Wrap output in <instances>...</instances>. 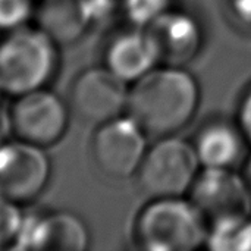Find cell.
<instances>
[{
  "label": "cell",
  "instance_id": "11",
  "mask_svg": "<svg viewBox=\"0 0 251 251\" xmlns=\"http://www.w3.org/2000/svg\"><path fill=\"white\" fill-rule=\"evenodd\" d=\"M88 244V228L78 215L53 210L25 219L13 247L40 251H84Z\"/></svg>",
  "mask_w": 251,
  "mask_h": 251
},
{
  "label": "cell",
  "instance_id": "12",
  "mask_svg": "<svg viewBox=\"0 0 251 251\" xmlns=\"http://www.w3.org/2000/svg\"><path fill=\"white\" fill-rule=\"evenodd\" d=\"M104 66L128 84L135 82L159 66L146 29L135 26L116 34L106 46Z\"/></svg>",
  "mask_w": 251,
  "mask_h": 251
},
{
  "label": "cell",
  "instance_id": "5",
  "mask_svg": "<svg viewBox=\"0 0 251 251\" xmlns=\"http://www.w3.org/2000/svg\"><path fill=\"white\" fill-rule=\"evenodd\" d=\"M190 201L207 226V232L234 226L251 218V196L243 175L232 169L199 172Z\"/></svg>",
  "mask_w": 251,
  "mask_h": 251
},
{
  "label": "cell",
  "instance_id": "1",
  "mask_svg": "<svg viewBox=\"0 0 251 251\" xmlns=\"http://www.w3.org/2000/svg\"><path fill=\"white\" fill-rule=\"evenodd\" d=\"M200 103L196 78L184 68L156 66L129 87L126 115L156 138L175 135L194 118Z\"/></svg>",
  "mask_w": 251,
  "mask_h": 251
},
{
  "label": "cell",
  "instance_id": "9",
  "mask_svg": "<svg viewBox=\"0 0 251 251\" xmlns=\"http://www.w3.org/2000/svg\"><path fill=\"white\" fill-rule=\"evenodd\" d=\"M51 163L46 149L13 138L0 144V196L25 204L47 187Z\"/></svg>",
  "mask_w": 251,
  "mask_h": 251
},
{
  "label": "cell",
  "instance_id": "21",
  "mask_svg": "<svg viewBox=\"0 0 251 251\" xmlns=\"http://www.w3.org/2000/svg\"><path fill=\"white\" fill-rule=\"evenodd\" d=\"M243 178H244V181H246V184H247V187H249V191H250L251 196V157L249 159V162L246 163V166H244Z\"/></svg>",
  "mask_w": 251,
  "mask_h": 251
},
{
  "label": "cell",
  "instance_id": "8",
  "mask_svg": "<svg viewBox=\"0 0 251 251\" xmlns=\"http://www.w3.org/2000/svg\"><path fill=\"white\" fill-rule=\"evenodd\" d=\"M129 84L109 68L91 66L74 79L69 90V107L84 122L101 125L126 113Z\"/></svg>",
  "mask_w": 251,
  "mask_h": 251
},
{
  "label": "cell",
  "instance_id": "18",
  "mask_svg": "<svg viewBox=\"0 0 251 251\" xmlns=\"http://www.w3.org/2000/svg\"><path fill=\"white\" fill-rule=\"evenodd\" d=\"M169 9V0H132L125 13L134 26L146 28L151 21Z\"/></svg>",
  "mask_w": 251,
  "mask_h": 251
},
{
  "label": "cell",
  "instance_id": "7",
  "mask_svg": "<svg viewBox=\"0 0 251 251\" xmlns=\"http://www.w3.org/2000/svg\"><path fill=\"white\" fill-rule=\"evenodd\" d=\"M147 137L128 115L97 125L91 140L93 160L110 178H129L137 174L149 149Z\"/></svg>",
  "mask_w": 251,
  "mask_h": 251
},
{
  "label": "cell",
  "instance_id": "13",
  "mask_svg": "<svg viewBox=\"0 0 251 251\" xmlns=\"http://www.w3.org/2000/svg\"><path fill=\"white\" fill-rule=\"evenodd\" d=\"M246 143L238 125L226 121H212L197 132L193 146L200 166L232 169L240 160Z\"/></svg>",
  "mask_w": 251,
  "mask_h": 251
},
{
  "label": "cell",
  "instance_id": "2",
  "mask_svg": "<svg viewBox=\"0 0 251 251\" xmlns=\"http://www.w3.org/2000/svg\"><path fill=\"white\" fill-rule=\"evenodd\" d=\"M59 68V43L38 25H21L0 38V93L16 97L49 87Z\"/></svg>",
  "mask_w": 251,
  "mask_h": 251
},
{
  "label": "cell",
  "instance_id": "15",
  "mask_svg": "<svg viewBox=\"0 0 251 251\" xmlns=\"http://www.w3.org/2000/svg\"><path fill=\"white\" fill-rule=\"evenodd\" d=\"M206 244L216 251H251V218L234 226L209 232Z\"/></svg>",
  "mask_w": 251,
  "mask_h": 251
},
{
  "label": "cell",
  "instance_id": "16",
  "mask_svg": "<svg viewBox=\"0 0 251 251\" xmlns=\"http://www.w3.org/2000/svg\"><path fill=\"white\" fill-rule=\"evenodd\" d=\"M24 221L21 204L0 196V249L13 247L16 244Z\"/></svg>",
  "mask_w": 251,
  "mask_h": 251
},
{
  "label": "cell",
  "instance_id": "19",
  "mask_svg": "<svg viewBox=\"0 0 251 251\" xmlns=\"http://www.w3.org/2000/svg\"><path fill=\"white\" fill-rule=\"evenodd\" d=\"M238 126L247 144L251 146V88L241 100L240 110H238Z\"/></svg>",
  "mask_w": 251,
  "mask_h": 251
},
{
  "label": "cell",
  "instance_id": "14",
  "mask_svg": "<svg viewBox=\"0 0 251 251\" xmlns=\"http://www.w3.org/2000/svg\"><path fill=\"white\" fill-rule=\"evenodd\" d=\"M35 13L37 25L59 44L78 40L91 18L87 0H43Z\"/></svg>",
  "mask_w": 251,
  "mask_h": 251
},
{
  "label": "cell",
  "instance_id": "6",
  "mask_svg": "<svg viewBox=\"0 0 251 251\" xmlns=\"http://www.w3.org/2000/svg\"><path fill=\"white\" fill-rule=\"evenodd\" d=\"M69 116V103L44 87L13 97L9 125L15 138L47 149L63 138Z\"/></svg>",
  "mask_w": 251,
  "mask_h": 251
},
{
  "label": "cell",
  "instance_id": "4",
  "mask_svg": "<svg viewBox=\"0 0 251 251\" xmlns=\"http://www.w3.org/2000/svg\"><path fill=\"white\" fill-rule=\"evenodd\" d=\"M199 168L194 146L169 135L157 138L147 149L135 176L141 193L150 200L182 197L190 193L200 172Z\"/></svg>",
  "mask_w": 251,
  "mask_h": 251
},
{
  "label": "cell",
  "instance_id": "3",
  "mask_svg": "<svg viewBox=\"0 0 251 251\" xmlns=\"http://www.w3.org/2000/svg\"><path fill=\"white\" fill-rule=\"evenodd\" d=\"M207 226L190 200L151 199L140 212L134 237L147 251H191L206 244Z\"/></svg>",
  "mask_w": 251,
  "mask_h": 251
},
{
  "label": "cell",
  "instance_id": "10",
  "mask_svg": "<svg viewBox=\"0 0 251 251\" xmlns=\"http://www.w3.org/2000/svg\"><path fill=\"white\" fill-rule=\"evenodd\" d=\"M162 66L184 68L200 51L203 32L191 15L169 9L151 21L146 28Z\"/></svg>",
  "mask_w": 251,
  "mask_h": 251
},
{
  "label": "cell",
  "instance_id": "17",
  "mask_svg": "<svg viewBox=\"0 0 251 251\" xmlns=\"http://www.w3.org/2000/svg\"><path fill=\"white\" fill-rule=\"evenodd\" d=\"M32 13H35L32 0H0V29L4 32L25 25Z\"/></svg>",
  "mask_w": 251,
  "mask_h": 251
},
{
  "label": "cell",
  "instance_id": "20",
  "mask_svg": "<svg viewBox=\"0 0 251 251\" xmlns=\"http://www.w3.org/2000/svg\"><path fill=\"white\" fill-rule=\"evenodd\" d=\"M231 10L241 22L251 25V0H231Z\"/></svg>",
  "mask_w": 251,
  "mask_h": 251
}]
</instances>
